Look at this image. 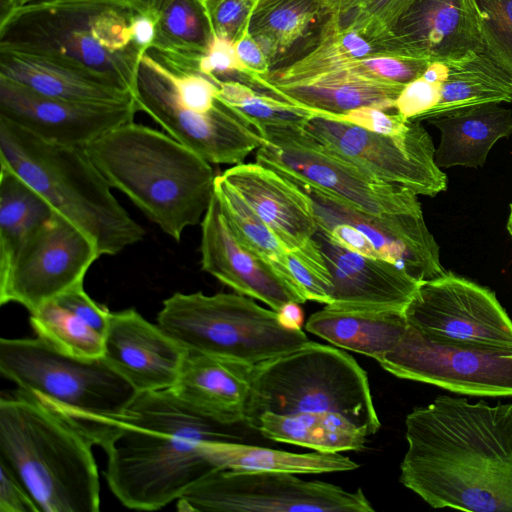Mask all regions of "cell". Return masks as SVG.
<instances>
[{
	"instance_id": "1",
	"label": "cell",
	"mask_w": 512,
	"mask_h": 512,
	"mask_svg": "<svg viewBox=\"0 0 512 512\" xmlns=\"http://www.w3.org/2000/svg\"><path fill=\"white\" fill-rule=\"evenodd\" d=\"M405 426L406 488L432 508L512 512V403L440 395Z\"/></svg>"
},
{
	"instance_id": "2",
	"label": "cell",
	"mask_w": 512,
	"mask_h": 512,
	"mask_svg": "<svg viewBox=\"0 0 512 512\" xmlns=\"http://www.w3.org/2000/svg\"><path fill=\"white\" fill-rule=\"evenodd\" d=\"M233 427L202 415L170 389L137 393L101 444L111 492L135 510L177 501L216 469L205 442L237 441Z\"/></svg>"
},
{
	"instance_id": "3",
	"label": "cell",
	"mask_w": 512,
	"mask_h": 512,
	"mask_svg": "<svg viewBox=\"0 0 512 512\" xmlns=\"http://www.w3.org/2000/svg\"><path fill=\"white\" fill-rule=\"evenodd\" d=\"M84 149L110 186L175 241L201 223L217 175L211 163L167 133L132 121Z\"/></svg>"
},
{
	"instance_id": "4",
	"label": "cell",
	"mask_w": 512,
	"mask_h": 512,
	"mask_svg": "<svg viewBox=\"0 0 512 512\" xmlns=\"http://www.w3.org/2000/svg\"><path fill=\"white\" fill-rule=\"evenodd\" d=\"M93 441L73 422L18 389L0 399V462L40 512H98Z\"/></svg>"
},
{
	"instance_id": "5",
	"label": "cell",
	"mask_w": 512,
	"mask_h": 512,
	"mask_svg": "<svg viewBox=\"0 0 512 512\" xmlns=\"http://www.w3.org/2000/svg\"><path fill=\"white\" fill-rule=\"evenodd\" d=\"M0 166L82 230L100 256L118 254L143 240L144 229L113 196L84 148L45 140L0 117Z\"/></svg>"
},
{
	"instance_id": "6",
	"label": "cell",
	"mask_w": 512,
	"mask_h": 512,
	"mask_svg": "<svg viewBox=\"0 0 512 512\" xmlns=\"http://www.w3.org/2000/svg\"><path fill=\"white\" fill-rule=\"evenodd\" d=\"M135 11L108 2L20 6L0 17V48L54 59L132 92L144 53L132 39Z\"/></svg>"
},
{
	"instance_id": "7",
	"label": "cell",
	"mask_w": 512,
	"mask_h": 512,
	"mask_svg": "<svg viewBox=\"0 0 512 512\" xmlns=\"http://www.w3.org/2000/svg\"><path fill=\"white\" fill-rule=\"evenodd\" d=\"M0 372L99 446L137 394L103 358L74 357L39 337L1 338Z\"/></svg>"
},
{
	"instance_id": "8",
	"label": "cell",
	"mask_w": 512,
	"mask_h": 512,
	"mask_svg": "<svg viewBox=\"0 0 512 512\" xmlns=\"http://www.w3.org/2000/svg\"><path fill=\"white\" fill-rule=\"evenodd\" d=\"M321 411L348 418L369 436L379 430L367 373L350 354L309 341L254 366L246 426L264 412Z\"/></svg>"
},
{
	"instance_id": "9",
	"label": "cell",
	"mask_w": 512,
	"mask_h": 512,
	"mask_svg": "<svg viewBox=\"0 0 512 512\" xmlns=\"http://www.w3.org/2000/svg\"><path fill=\"white\" fill-rule=\"evenodd\" d=\"M157 324L187 351L256 366L310 340L278 312L238 293L176 292L162 303Z\"/></svg>"
},
{
	"instance_id": "10",
	"label": "cell",
	"mask_w": 512,
	"mask_h": 512,
	"mask_svg": "<svg viewBox=\"0 0 512 512\" xmlns=\"http://www.w3.org/2000/svg\"><path fill=\"white\" fill-rule=\"evenodd\" d=\"M261 136L264 141L256 150V162L283 176L323 189L374 216L422 212L416 194L328 150L303 126H270Z\"/></svg>"
},
{
	"instance_id": "11",
	"label": "cell",
	"mask_w": 512,
	"mask_h": 512,
	"mask_svg": "<svg viewBox=\"0 0 512 512\" xmlns=\"http://www.w3.org/2000/svg\"><path fill=\"white\" fill-rule=\"evenodd\" d=\"M134 103L164 131L211 164H240L264 139L219 98L205 111L184 101L168 69L148 51L140 58Z\"/></svg>"
},
{
	"instance_id": "12",
	"label": "cell",
	"mask_w": 512,
	"mask_h": 512,
	"mask_svg": "<svg viewBox=\"0 0 512 512\" xmlns=\"http://www.w3.org/2000/svg\"><path fill=\"white\" fill-rule=\"evenodd\" d=\"M179 511L371 512L361 489L348 491L295 474L214 469L177 500Z\"/></svg>"
},
{
	"instance_id": "13",
	"label": "cell",
	"mask_w": 512,
	"mask_h": 512,
	"mask_svg": "<svg viewBox=\"0 0 512 512\" xmlns=\"http://www.w3.org/2000/svg\"><path fill=\"white\" fill-rule=\"evenodd\" d=\"M404 314L435 343L512 355V319L495 293L452 272L421 282Z\"/></svg>"
},
{
	"instance_id": "14",
	"label": "cell",
	"mask_w": 512,
	"mask_h": 512,
	"mask_svg": "<svg viewBox=\"0 0 512 512\" xmlns=\"http://www.w3.org/2000/svg\"><path fill=\"white\" fill-rule=\"evenodd\" d=\"M303 128L328 150L386 183L431 197L447 188V177L435 163L432 138L420 121L410 120L408 132L401 136L317 114Z\"/></svg>"
},
{
	"instance_id": "15",
	"label": "cell",
	"mask_w": 512,
	"mask_h": 512,
	"mask_svg": "<svg viewBox=\"0 0 512 512\" xmlns=\"http://www.w3.org/2000/svg\"><path fill=\"white\" fill-rule=\"evenodd\" d=\"M99 257L95 243L54 212L0 265V304L18 303L33 313L83 283Z\"/></svg>"
},
{
	"instance_id": "16",
	"label": "cell",
	"mask_w": 512,
	"mask_h": 512,
	"mask_svg": "<svg viewBox=\"0 0 512 512\" xmlns=\"http://www.w3.org/2000/svg\"><path fill=\"white\" fill-rule=\"evenodd\" d=\"M377 362L398 378L453 393L512 397V355L435 343L409 325L396 347Z\"/></svg>"
},
{
	"instance_id": "17",
	"label": "cell",
	"mask_w": 512,
	"mask_h": 512,
	"mask_svg": "<svg viewBox=\"0 0 512 512\" xmlns=\"http://www.w3.org/2000/svg\"><path fill=\"white\" fill-rule=\"evenodd\" d=\"M286 178L311 198L317 225L334 222L352 225L370 240L381 259L395 264L418 282L446 272L423 212L374 216L307 182Z\"/></svg>"
},
{
	"instance_id": "18",
	"label": "cell",
	"mask_w": 512,
	"mask_h": 512,
	"mask_svg": "<svg viewBox=\"0 0 512 512\" xmlns=\"http://www.w3.org/2000/svg\"><path fill=\"white\" fill-rule=\"evenodd\" d=\"M135 103L99 104L52 98L0 77V117L45 140L85 148L134 121Z\"/></svg>"
},
{
	"instance_id": "19",
	"label": "cell",
	"mask_w": 512,
	"mask_h": 512,
	"mask_svg": "<svg viewBox=\"0 0 512 512\" xmlns=\"http://www.w3.org/2000/svg\"><path fill=\"white\" fill-rule=\"evenodd\" d=\"M378 46L388 54L430 62L483 51L472 0H413Z\"/></svg>"
},
{
	"instance_id": "20",
	"label": "cell",
	"mask_w": 512,
	"mask_h": 512,
	"mask_svg": "<svg viewBox=\"0 0 512 512\" xmlns=\"http://www.w3.org/2000/svg\"><path fill=\"white\" fill-rule=\"evenodd\" d=\"M200 224L202 270L236 293L259 300L276 312L288 303L307 301L268 262L235 237L215 193Z\"/></svg>"
},
{
	"instance_id": "21",
	"label": "cell",
	"mask_w": 512,
	"mask_h": 512,
	"mask_svg": "<svg viewBox=\"0 0 512 512\" xmlns=\"http://www.w3.org/2000/svg\"><path fill=\"white\" fill-rule=\"evenodd\" d=\"M222 177L272 231L288 253L321 256L311 198L297 185L258 162L240 163Z\"/></svg>"
},
{
	"instance_id": "22",
	"label": "cell",
	"mask_w": 512,
	"mask_h": 512,
	"mask_svg": "<svg viewBox=\"0 0 512 512\" xmlns=\"http://www.w3.org/2000/svg\"><path fill=\"white\" fill-rule=\"evenodd\" d=\"M187 350L134 309L111 312L102 358L137 393L167 390Z\"/></svg>"
},
{
	"instance_id": "23",
	"label": "cell",
	"mask_w": 512,
	"mask_h": 512,
	"mask_svg": "<svg viewBox=\"0 0 512 512\" xmlns=\"http://www.w3.org/2000/svg\"><path fill=\"white\" fill-rule=\"evenodd\" d=\"M314 238L331 277L327 305L404 311L421 283L389 261L346 250L319 230Z\"/></svg>"
},
{
	"instance_id": "24",
	"label": "cell",
	"mask_w": 512,
	"mask_h": 512,
	"mask_svg": "<svg viewBox=\"0 0 512 512\" xmlns=\"http://www.w3.org/2000/svg\"><path fill=\"white\" fill-rule=\"evenodd\" d=\"M254 366L187 351L170 390L202 415L226 426L245 423Z\"/></svg>"
},
{
	"instance_id": "25",
	"label": "cell",
	"mask_w": 512,
	"mask_h": 512,
	"mask_svg": "<svg viewBox=\"0 0 512 512\" xmlns=\"http://www.w3.org/2000/svg\"><path fill=\"white\" fill-rule=\"evenodd\" d=\"M0 77L38 94L86 103H133L132 92L112 80L63 62L0 48Z\"/></svg>"
},
{
	"instance_id": "26",
	"label": "cell",
	"mask_w": 512,
	"mask_h": 512,
	"mask_svg": "<svg viewBox=\"0 0 512 512\" xmlns=\"http://www.w3.org/2000/svg\"><path fill=\"white\" fill-rule=\"evenodd\" d=\"M257 91L318 112L340 115L372 106L395 110V101L405 85L344 72H327L283 83L259 82Z\"/></svg>"
},
{
	"instance_id": "27",
	"label": "cell",
	"mask_w": 512,
	"mask_h": 512,
	"mask_svg": "<svg viewBox=\"0 0 512 512\" xmlns=\"http://www.w3.org/2000/svg\"><path fill=\"white\" fill-rule=\"evenodd\" d=\"M110 311L95 302L83 283L47 301L30 313V325L55 349L83 359L102 358Z\"/></svg>"
},
{
	"instance_id": "28",
	"label": "cell",
	"mask_w": 512,
	"mask_h": 512,
	"mask_svg": "<svg viewBox=\"0 0 512 512\" xmlns=\"http://www.w3.org/2000/svg\"><path fill=\"white\" fill-rule=\"evenodd\" d=\"M407 327L404 311L330 305L313 313L305 324L308 332L327 342L376 361L396 347Z\"/></svg>"
},
{
	"instance_id": "29",
	"label": "cell",
	"mask_w": 512,
	"mask_h": 512,
	"mask_svg": "<svg viewBox=\"0 0 512 512\" xmlns=\"http://www.w3.org/2000/svg\"><path fill=\"white\" fill-rule=\"evenodd\" d=\"M428 121L441 134L435 151L439 168L481 167L493 145L512 134V111L496 102L466 107Z\"/></svg>"
},
{
	"instance_id": "30",
	"label": "cell",
	"mask_w": 512,
	"mask_h": 512,
	"mask_svg": "<svg viewBox=\"0 0 512 512\" xmlns=\"http://www.w3.org/2000/svg\"><path fill=\"white\" fill-rule=\"evenodd\" d=\"M329 17L317 0H257L248 32L273 69L300 48L310 50Z\"/></svg>"
},
{
	"instance_id": "31",
	"label": "cell",
	"mask_w": 512,
	"mask_h": 512,
	"mask_svg": "<svg viewBox=\"0 0 512 512\" xmlns=\"http://www.w3.org/2000/svg\"><path fill=\"white\" fill-rule=\"evenodd\" d=\"M148 5L155 14L156 30L147 51L169 67L199 71V62L215 38L205 3L149 0Z\"/></svg>"
},
{
	"instance_id": "32",
	"label": "cell",
	"mask_w": 512,
	"mask_h": 512,
	"mask_svg": "<svg viewBox=\"0 0 512 512\" xmlns=\"http://www.w3.org/2000/svg\"><path fill=\"white\" fill-rule=\"evenodd\" d=\"M253 429L264 437L323 453L364 449L369 435L348 418L334 412L262 413Z\"/></svg>"
},
{
	"instance_id": "33",
	"label": "cell",
	"mask_w": 512,
	"mask_h": 512,
	"mask_svg": "<svg viewBox=\"0 0 512 512\" xmlns=\"http://www.w3.org/2000/svg\"><path fill=\"white\" fill-rule=\"evenodd\" d=\"M204 450L216 469L322 474L351 471L359 465L340 453H293L238 441H207Z\"/></svg>"
},
{
	"instance_id": "34",
	"label": "cell",
	"mask_w": 512,
	"mask_h": 512,
	"mask_svg": "<svg viewBox=\"0 0 512 512\" xmlns=\"http://www.w3.org/2000/svg\"><path fill=\"white\" fill-rule=\"evenodd\" d=\"M512 87L484 51L456 61H446L438 104L416 121L484 103L511 102Z\"/></svg>"
},
{
	"instance_id": "35",
	"label": "cell",
	"mask_w": 512,
	"mask_h": 512,
	"mask_svg": "<svg viewBox=\"0 0 512 512\" xmlns=\"http://www.w3.org/2000/svg\"><path fill=\"white\" fill-rule=\"evenodd\" d=\"M54 212L29 184L0 166V265Z\"/></svg>"
},
{
	"instance_id": "36",
	"label": "cell",
	"mask_w": 512,
	"mask_h": 512,
	"mask_svg": "<svg viewBox=\"0 0 512 512\" xmlns=\"http://www.w3.org/2000/svg\"><path fill=\"white\" fill-rule=\"evenodd\" d=\"M214 193L235 237L303 294L288 268L284 246L222 175L216 176Z\"/></svg>"
},
{
	"instance_id": "37",
	"label": "cell",
	"mask_w": 512,
	"mask_h": 512,
	"mask_svg": "<svg viewBox=\"0 0 512 512\" xmlns=\"http://www.w3.org/2000/svg\"><path fill=\"white\" fill-rule=\"evenodd\" d=\"M217 97L260 134L270 126H304L318 112L259 92L235 80H217Z\"/></svg>"
},
{
	"instance_id": "38",
	"label": "cell",
	"mask_w": 512,
	"mask_h": 512,
	"mask_svg": "<svg viewBox=\"0 0 512 512\" xmlns=\"http://www.w3.org/2000/svg\"><path fill=\"white\" fill-rule=\"evenodd\" d=\"M483 51L512 87V0H472Z\"/></svg>"
},
{
	"instance_id": "39",
	"label": "cell",
	"mask_w": 512,
	"mask_h": 512,
	"mask_svg": "<svg viewBox=\"0 0 512 512\" xmlns=\"http://www.w3.org/2000/svg\"><path fill=\"white\" fill-rule=\"evenodd\" d=\"M412 1L365 0L356 10L340 20L344 26L354 28L378 46Z\"/></svg>"
},
{
	"instance_id": "40",
	"label": "cell",
	"mask_w": 512,
	"mask_h": 512,
	"mask_svg": "<svg viewBox=\"0 0 512 512\" xmlns=\"http://www.w3.org/2000/svg\"><path fill=\"white\" fill-rule=\"evenodd\" d=\"M257 0H211L205 3L214 36L233 44L248 29Z\"/></svg>"
},
{
	"instance_id": "41",
	"label": "cell",
	"mask_w": 512,
	"mask_h": 512,
	"mask_svg": "<svg viewBox=\"0 0 512 512\" xmlns=\"http://www.w3.org/2000/svg\"><path fill=\"white\" fill-rule=\"evenodd\" d=\"M377 107L365 106L344 114H317L335 120L357 125L365 130L389 136H401L408 132L410 120L395 112Z\"/></svg>"
},
{
	"instance_id": "42",
	"label": "cell",
	"mask_w": 512,
	"mask_h": 512,
	"mask_svg": "<svg viewBox=\"0 0 512 512\" xmlns=\"http://www.w3.org/2000/svg\"><path fill=\"white\" fill-rule=\"evenodd\" d=\"M199 71L219 80H235L248 84L249 74L242 66L233 43L214 38L208 53L199 62Z\"/></svg>"
},
{
	"instance_id": "43",
	"label": "cell",
	"mask_w": 512,
	"mask_h": 512,
	"mask_svg": "<svg viewBox=\"0 0 512 512\" xmlns=\"http://www.w3.org/2000/svg\"><path fill=\"white\" fill-rule=\"evenodd\" d=\"M441 81L431 82L420 76L406 84L395 101V111L408 120H417L438 104Z\"/></svg>"
},
{
	"instance_id": "44",
	"label": "cell",
	"mask_w": 512,
	"mask_h": 512,
	"mask_svg": "<svg viewBox=\"0 0 512 512\" xmlns=\"http://www.w3.org/2000/svg\"><path fill=\"white\" fill-rule=\"evenodd\" d=\"M0 471V512H40L21 481L1 462Z\"/></svg>"
},
{
	"instance_id": "45",
	"label": "cell",
	"mask_w": 512,
	"mask_h": 512,
	"mask_svg": "<svg viewBox=\"0 0 512 512\" xmlns=\"http://www.w3.org/2000/svg\"><path fill=\"white\" fill-rule=\"evenodd\" d=\"M234 46L242 66L249 74L248 85L254 76L266 74L271 70L267 57L259 44L249 34L248 29Z\"/></svg>"
},
{
	"instance_id": "46",
	"label": "cell",
	"mask_w": 512,
	"mask_h": 512,
	"mask_svg": "<svg viewBox=\"0 0 512 512\" xmlns=\"http://www.w3.org/2000/svg\"><path fill=\"white\" fill-rule=\"evenodd\" d=\"M156 18L154 12L148 7L135 11L131 22L132 39L136 46L146 52L155 38Z\"/></svg>"
},
{
	"instance_id": "47",
	"label": "cell",
	"mask_w": 512,
	"mask_h": 512,
	"mask_svg": "<svg viewBox=\"0 0 512 512\" xmlns=\"http://www.w3.org/2000/svg\"><path fill=\"white\" fill-rule=\"evenodd\" d=\"M148 1L149 0H13L9 4L0 7V17L6 15L17 7L39 3L108 2L126 5L136 10H143L148 7Z\"/></svg>"
},
{
	"instance_id": "48",
	"label": "cell",
	"mask_w": 512,
	"mask_h": 512,
	"mask_svg": "<svg viewBox=\"0 0 512 512\" xmlns=\"http://www.w3.org/2000/svg\"><path fill=\"white\" fill-rule=\"evenodd\" d=\"M331 16L345 18L356 10L365 0H317Z\"/></svg>"
},
{
	"instance_id": "49",
	"label": "cell",
	"mask_w": 512,
	"mask_h": 512,
	"mask_svg": "<svg viewBox=\"0 0 512 512\" xmlns=\"http://www.w3.org/2000/svg\"><path fill=\"white\" fill-rule=\"evenodd\" d=\"M278 314L282 322L287 326L301 329L303 314L298 303H288L278 311Z\"/></svg>"
},
{
	"instance_id": "50",
	"label": "cell",
	"mask_w": 512,
	"mask_h": 512,
	"mask_svg": "<svg viewBox=\"0 0 512 512\" xmlns=\"http://www.w3.org/2000/svg\"><path fill=\"white\" fill-rule=\"evenodd\" d=\"M507 229L512 237V202L510 204V214H509V218H508V222H507Z\"/></svg>"
},
{
	"instance_id": "51",
	"label": "cell",
	"mask_w": 512,
	"mask_h": 512,
	"mask_svg": "<svg viewBox=\"0 0 512 512\" xmlns=\"http://www.w3.org/2000/svg\"><path fill=\"white\" fill-rule=\"evenodd\" d=\"M13 0H0V7L5 6L12 2Z\"/></svg>"
},
{
	"instance_id": "52",
	"label": "cell",
	"mask_w": 512,
	"mask_h": 512,
	"mask_svg": "<svg viewBox=\"0 0 512 512\" xmlns=\"http://www.w3.org/2000/svg\"><path fill=\"white\" fill-rule=\"evenodd\" d=\"M202 1H203L204 3H207V2H209V1H211V0H202Z\"/></svg>"
}]
</instances>
